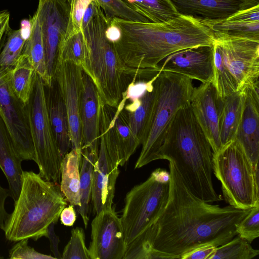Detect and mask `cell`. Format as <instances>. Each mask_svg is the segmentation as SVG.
I'll list each match as a JSON object with an SVG mask.
<instances>
[{"label":"cell","mask_w":259,"mask_h":259,"mask_svg":"<svg viewBox=\"0 0 259 259\" xmlns=\"http://www.w3.org/2000/svg\"><path fill=\"white\" fill-rule=\"evenodd\" d=\"M22 161L0 117V168L7 178L10 197L14 201L18 198L22 184Z\"/></svg>","instance_id":"7402d4cb"},{"label":"cell","mask_w":259,"mask_h":259,"mask_svg":"<svg viewBox=\"0 0 259 259\" xmlns=\"http://www.w3.org/2000/svg\"><path fill=\"white\" fill-rule=\"evenodd\" d=\"M82 160L80 169V206L77 208L85 228L89 221L90 203L91 200L93 174L99 151L90 147L81 149Z\"/></svg>","instance_id":"484cf974"},{"label":"cell","mask_w":259,"mask_h":259,"mask_svg":"<svg viewBox=\"0 0 259 259\" xmlns=\"http://www.w3.org/2000/svg\"><path fill=\"white\" fill-rule=\"evenodd\" d=\"M35 69L23 53L10 68L9 81L16 96L25 105L28 102L32 88Z\"/></svg>","instance_id":"83f0119b"},{"label":"cell","mask_w":259,"mask_h":259,"mask_svg":"<svg viewBox=\"0 0 259 259\" xmlns=\"http://www.w3.org/2000/svg\"><path fill=\"white\" fill-rule=\"evenodd\" d=\"M242 3V10L248 9L259 5V0H239Z\"/></svg>","instance_id":"681fc988"},{"label":"cell","mask_w":259,"mask_h":259,"mask_svg":"<svg viewBox=\"0 0 259 259\" xmlns=\"http://www.w3.org/2000/svg\"><path fill=\"white\" fill-rule=\"evenodd\" d=\"M108 18L139 22H150L145 17L127 7L121 0H95Z\"/></svg>","instance_id":"8d00e7d4"},{"label":"cell","mask_w":259,"mask_h":259,"mask_svg":"<svg viewBox=\"0 0 259 259\" xmlns=\"http://www.w3.org/2000/svg\"><path fill=\"white\" fill-rule=\"evenodd\" d=\"M212 31L214 36L244 38L259 41V21L243 22L200 20Z\"/></svg>","instance_id":"4dcf8cb0"},{"label":"cell","mask_w":259,"mask_h":259,"mask_svg":"<svg viewBox=\"0 0 259 259\" xmlns=\"http://www.w3.org/2000/svg\"><path fill=\"white\" fill-rule=\"evenodd\" d=\"M102 102L90 77L83 71L80 105L81 149L99 151Z\"/></svg>","instance_id":"d6986e66"},{"label":"cell","mask_w":259,"mask_h":259,"mask_svg":"<svg viewBox=\"0 0 259 259\" xmlns=\"http://www.w3.org/2000/svg\"><path fill=\"white\" fill-rule=\"evenodd\" d=\"M258 84L246 88L241 119L235 139L241 146L253 167L259 160Z\"/></svg>","instance_id":"ffe728a7"},{"label":"cell","mask_w":259,"mask_h":259,"mask_svg":"<svg viewBox=\"0 0 259 259\" xmlns=\"http://www.w3.org/2000/svg\"><path fill=\"white\" fill-rule=\"evenodd\" d=\"M153 81L141 98L137 109L133 112H127L131 129L140 145L146 137L151 120L155 97Z\"/></svg>","instance_id":"4316f807"},{"label":"cell","mask_w":259,"mask_h":259,"mask_svg":"<svg viewBox=\"0 0 259 259\" xmlns=\"http://www.w3.org/2000/svg\"><path fill=\"white\" fill-rule=\"evenodd\" d=\"M84 60L85 42L81 30L71 34L64 39L60 48L56 64L61 62L71 63L82 69Z\"/></svg>","instance_id":"e575fe53"},{"label":"cell","mask_w":259,"mask_h":259,"mask_svg":"<svg viewBox=\"0 0 259 259\" xmlns=\"http://www.w3.org/2000/svg\"><path fill=\"white\" fill-rule=\"evenodd\" d=\"M62 258L90 259L82 228L77 227L72 229L70 240L64 248Z\"/></svg>","instance_id":"74e56055"},{"label":"cell","mask_w":259,"mask_h":259,"mask_svg":"<svg viewBox=\"0 0 259 259\" xmlns=\"http://www.w3.org/2000/svg\"><path fill=\"white\" fill-rule=\"evenodd\" d=\"M67 205L56 183L47 181L33 171H23L19 195L3 230L6 239L18 242L26 239L36 241L46 237L48 227L58 222Z\"/></svg>","instance_id":"277c9868"},{"label":"cell","mask_w":259,"mask_h":259,"mask_svg":"<svg viewBox=\"0 0 259 259\" xmlns=\"http://www.w3.org/2000/svg\"><path fill=\"white\" fill-rule=\"evenodd\" d=\"M213 174L220 182L225 201L234 207L247 209L259 203V186L254 167L235 140L213 154Z\"/></svg>","instance_id":"ba28073f"},{"label":"cell","mask_w":259,"mask_h":259,"mask_svg":"<svg viewBox=\"0 0 259 259\" xmlns=\"http://www.w3.org/2000/svg\"><path fill=\"white\" fill-rule=\"evenodd\" d=\"M126 101L123 96L117 107L103 103L101 107L100 136L111 159L118 166H123L140 146L131 129L128 113L124 109Z\"/></svg>","instance_id":"8fae6325"},{"label":"cell","mask_w":259,"mask_h":259,"mask_svg":"<svg viewBox=\"0 0 259 259\" xmlns=\"http://www.w3.org/2000/svg\"><path fill=\"white\" fill-rule=\"evenodd\" d=\"M155 76L149 81H131L128 84L123 96L131 101V103L125 105L124 109L128 112L134 111L139 106L141 98L144 96L147 89L154 81Z\"/></svg>","instance_id":"ab89813d"},{"label":"cell","mask_w":259,"mask_h":259,"mask_svg":"<svg viewBox=\"0 0 259 259\" xmlns=\"http://www.w3.org/2000/svg\"><path fill=\"white\" fill-rule=\"evenodd\" d=\"M225 64L235 79L238 90L258 84L259 41L214 37Z\"/></svg>","instance_id":"4fadbf2b"},{"label":"cell","mask_w":259,"mask_h":259,"mask_svg":"<svg viewBox=\"0 0 259 259\" xmlns=\"http://www.w3.org/2000/svg\"><path fill=\"white\" fill-rule=\"evenodd\" d=\"M259 254L251 243L236 235L227 243L217 247L209 259H251Z\"/></svg>","instance_id":"836d02e7"},{"label":"cell","mask_w":259,"mask_h":259,"mask_svg":"<svg viewBox=\"0 0 259 259\" xmlns=\"http://www.w3.org/2000/svg\"><path fill=\"white\" fill-rule=\"evenodd\" d=\"M108 18L98 5L81 27L85 42L82 70L94 82L104 104L117 107L126 87L124 65L113 43L106 35Z\"/></svg>","instance_id":"5b68a950"},{"label":"cell","mask_w":259,"mask_h":259,"mask_svg":"<svg viewBox=\"0 0 259 259\" xmlns=\"http://www.w3.org/2000/svg\"><path fill=\"white\" fill-rule=\"evenodd\" d=\"M119 174L118 166L111 159L100 136L98 157L94 167L91 202L96 214L112 207L115 185Z\"/></svg>","instance_id":"ac0fdd59"},{"label":"cell","mask_w":259,"mask_h":259,"mask_svg":"<svg viewBox=\"0 0 259 259\" xmlns=\"http://www.w3.org/2000/svg\"><path fill=\"white\" fill-rule=\"evenodd\" d=\"M25 109L39 174L57 183L60 181L62 159L51 125L46 85L36 72Z\"/></svg>","instance_id":"9c48e42d"},{"label":"cell","mask_w":259,"mask_h":259,"mask_svg":"<svg viewBox=\"0 0 259 259\" xmlns=\"http://www.w3.org/2000/svg\"><path fill=\"white\" fill-rule=\"evenodd\" d=\"M9 27V18H8L0 27V52Z\"/></svg>","instance_id":"c3c4849f"},{"label":"cell","mask_w":259,"mask_h":259,"mask_svg":"<svg viewBox=\"0 0 259 259\" xmlns=\"http://www.w3.org/2000/svg\"><path fill=\"white\" fill-rule=\"evenodd\" d=\"M107 38L114 44L132 80L149 81L160 71L159 64L178 51L212 45L214 36L200 19L179 15L161 23L139 22L108 18Z\"/></svg>","instance_id":"7a4b0ae2"},{"label":"cell","mask_w":259,"mask_h":259,"mask_svg":"<svg viewBox=\"0 0 259 259\" xmlns=\"http://www.w3.org/2000/svg\"><path fill=\"white\" fill-rule=\"evenodd\" d=\"M82 151L71 149L63 157L60 167V190L70 205L80 206V169Z\"/></svg>","instance_id":"603a6c76"},{"label":"cell","mask_w":259,"mask_h":259,"mask_svg":"<svg viewBox=\"0 0 259 259\" xmlns=\"http://www.w3.org/2000/svg\"><path fill=\"white\" fill-rule=\"evenodd\" d=\"M9 252L10 258L19 259H50L55 258L50 255L44 254L36 251L28 245V239L18 241Z\"/></svg>","instance_id":"b9f144b4"},{"label":"cell","mask_w":259,"mask_h":259,"mask_svg":"<svg viewBox=\"0 0 259 259\" xmlns=\"http://www.w3.org/2000/svg\"><path fill=\"white\" fill-rule=\"evenodd\" d=\"M213 152L190 105L181 108L167 131L159 159L172 161L191 192L204 201L223 199L212 181Z\"/></svg>","instance_id":"3957f363"},{"label":"cell","mask_w":259,"mask_h":259,"mask_svg":"<svg viewBox=\"0 0 259 259\" xmlns=\"http://www.w3.org/2000/svg\"><path fill=\"white\" fill-rule=\"evenodd\" d=\"M155 232L154 224L126 246L123 259L170 258L153 248Z\"/></svg>","instance_id":"1f68e13d"},{"label":"cell","mask_w":259,"mask_h":259,"mask_svg":"<svg viewBox=\"0 0 259 259\" xmlns=\"http://www.w3.org/2000/svg\"><path fill=\"white\" fill-rule=\"evenodd\" d=\"M91 0H67L69 6L68 24L65 38L81 31V20L84 12Z\"/></svg>","instance_id":"60d3db41"},{"label":"cell","mask_w":259,"mask_h":259,"mask_svg":"<svg viewBox=\"0 0 259 259\" xmlns=\"http://www.w3.org/2000/svg\"><path fill=\"white\" fill-rule=\"evenodd\" d=\"M245 89L238 91L223 99L220 118V136L222 147L235 139L243 111Z\"/></svg>","instance_id":"cb8c5ba5"},{"label":"cell","mask_w":259,"mask_h":259,"mask_svg":"<svg viewBox=\"0 0 259 259\" xmlns=\"http://www.w3.org/2000/svg\"><path fill=\"white\" fill-rule=\"evenodd\" d=\"M61 223L65 226H72L76 219V214L74 209V206L69 205L68 207H65L60 214Z\"/></svg>","instance_id":"7dc6e473"},{"label":"cell","mask_w":259,"mask_h":259,"mask_svg":"<svg viewBox=\"0 0 259 259\" xmlns=\"http://www.w3.org/2000/svg\"><path fill=\"white\" fill-rule=\"evenodd\" d=\"M9 196H11L9 189L4 188L0 185V229L3 230L10 214L5 209V201Z\"/></svg>","instance_id":"bcb514c9"},{"label":"cell","mask_w":259,"mask_h":259,"mask_svg":"<svg viewBox=\"0 0 259 259\" xmlns=\"http://www.w3.org/2000/svg\"><path fill=\"white\" fill-rule=\"evenodd\" d=\"M237 235L249 243L259 236V203L250 209L248 214L236 227Z\"/></svg>","instance_id":"f35d334b"},{"label":"cell","mask_w":259,"mask_h":259,"mask_svg":"<svg viewBox=\"0 0 259 259\" xmlns=\"http://www.w3.org/2000/svg\"><path fill=\"white\" fill-rule=\"evenodd\" d=\"M82 69L69 62L57 63L54 80L67 115L71 149L81 151L80 105L82 85Z\"/></svg>","instance_id":"9a60e30c"},{"label":"cell","mask_w":259,"mask_h":259,"mask_svg":"<svg viewBox=\"0 0 259 259\" xmlns=\"http://www.w3.org/2000/svg\"><path fill=\"white\" fill-rule=\"evenodd\" d=\"M225 20L243 22L259 21V5L248 9L239 10Z\"/></svg>","instance_id":"7bdbcfd3"},{"label":"cell","mask_w":259,"mask_h":259,"mask_svg":"<svg viewBox=\"0 0 259 259\" xmlns=\"http://www.w3.org/2000/svg\"><path fill=\"white\" fill-rule=\"evenodd\" d=\"M222 105L223 99L218 96L212 82L201 83L194 88L190 106L210 143L213 154L222 148L220 136Z\"/></svg>","instance_id":"e0dca14e"},{"label":"cell","mask_w":259,"mask_h":259,"mask_svg":"<svg viewBox=\"0 0 259 259\" xmlns=\"http://www.w3.org/2000/svg\"><path fill=\"white\" fill-rule=\"evenodd\" d=\"M192 80L176 73L161 71L155 77L154 104L146 137L135 168L158 160L164 137L178 111L190 104L194 89Z\"/></svg>","instance_id":"8992f818"},{"label":"cell","mask_w":259,"mask_h":259,"mask_svg":"<svg viewBox=\"0 0 259 259\" xmlns=\"http://www.w3.org/2000/svg\"><path fill=\"white\" fill-rule=\"evenodd\" d=\"M169 172L158 168L126 194L120 220L126 246L157 220L166 204Z\"/></svg>","instance_id":"52a82bcc"},{"label":"cell","mask_w":259,"mask_h":259,"mask_svg":"<svg viewBox=\"0 0 259 259\" xmlns=\"http://www.w3.org/2000/svg\"><path fill=\"white\" fill-rule=\"evenodd\" d=\"M160 71L186 76L202 83L212 82L214 74L213 46H199L181 50L164 58L158 65Z\"/></svg>","instance_id":"2e32d148"},{"label":"cell","mask_w":259,"mask_h":259,"mask_svg":"<svg viewBox=\"0 0 259 259\" xmlns=\"http://www.w3.org/2000/svg\"><path fill=\"white\" fill-rule=\"evenodd\" d=\"M214 74L212 81L218 96L222 99L238 91L235 79L225 64L221 51L213 43Z\"/></svg>","instance_id":"d6a6232c"},{"label":"cell","mask_w":259,"mask_h":259,"mask_svg":"<svg viewBox=\"0 0 259 259\" xmlns=\"http://www.w3.org/2000/svg\"><path fill=\"white\" fill-rule=\"evenodd\" d=\"M127 7L146 18L150 22L170 20L179 14L170 0H121Z\"/></svg>","instance_id":"f546056e"},{"label":"cell","mask_w":259,"mask_h":259,"mask_svg":"<svg viewBox=\"0 0 259 259\" xmlns=\"http://www.w3.org/2000/svg\"><path fill=\"white\" fill-rule=\"evenodd\" d=\"M168 200L155 223L153 248L180 258L200 246H219L236 235V227L249 212L231 205L221 206L201 199L189 189L171 160Z\"/></svg>","instance_id":"6da1fadb"},{"label":"cell","mask_w":259,"mask_h":259,"mask_svg":"<svg viewBox=\"0 0 259 259\" xmlns=\"http://www.w3.org/2000/svg\"><path fill=\"white\" fill-rule=\"evenodd\" d=\"M11 67L0 68V117L22 161H35L25 105L13 93L9 81Z\"/></svg>","instance_id":"30bf717a"},{"label":"cell","mask_w":259,"mask_h":259,"mask_svg":"<svg viewBox=\"0 0 259 259\" xmlns=\"http://www.w3.org/2000/svg\"><path fill=\"white\" fill-rule=\"evenodd\" d=\"M10 18V13L7 11L0 12V27L4 22Z\"/></svg>","instance_id":"f907efd6"},{"label":"cell","mask_w":259,"mask_h":259,"mask_svg":"<svg viewBox=\"0 0 259 259\" xmlns=\"http://www.w3.org/2000/svg\"><path fill=\"white\" fill-rule=\"evenodd\" d=\"M178 13L200 20H223L239 10V0H170Z\"/></svg>","instance_id":"44dd1931"},{"label":"cell","mask_w":259,"mask_h":259,"mask_svg":"<svg viewBox=\"0 0 259 259\" xmlns=\"http://www.w3.org/2000/svg\"><path fill=\"white\" fill-rule=\"evenodd\" d=\"M37 15L45 51L48 76L53 85L57 59L68 24L67 0H39Z\"/></svg>","instance_id":"7c38bea8"},{"label":"cell","mask_w":259,"mask_h":259,"mask_svg":"<svg viewBox=\"0 0 259 259\" xmlns=\"http://www.w3.org/2000/svg\"><path fill=\"white\" fill-rule=\"evenodd\" d=\"M26 40L21 29L9 28L0 52V68L14 66L23 52Z\"/></svg>","instance_id":"d590c367"},{"label":"cell","mask_w":259,"mask_h":259,"mask_svg":"<svg viewBox=\"0 0 259 259\" xmlns=\"http://www.w3.org/2000/svg\"><path fill=\"white\" fill-rule=\"evenodd\" d=\"M126 249L124 230L114 208L96 214L91 223L90 259H123Z\"/></svg>","instance_id":"5bb4252c"},{"label":"cell","mask_w":259,"mask_h":259,"mask_svg":"<svg viewBox=\"0 0 259 259\" xmlns=\"http://www.w3.org/2000/svg\"><path fill=\"white\" fill-rule=\"evenodd\" d=\"M48 104L52 129L62 159L71 148L70 130L66 109L62 100L52 101L48 97Z\"/></svg>","instance_id":"f1b7e54d"},{"label":"cell","mask_w":259,"mask_h":259,"mask_svg":"<svg viewBox=\"0 0 259 259\" xmlns=\"http://www.w3.org/2000/svg\"><path fill=\"white\" fill-rule=\"evenodd\" d=\"M217 246L207 245L196 248L187 252L180 257L181 259H209L215 252Z\"/></svg>","instance_id":"ee69618b"},{"label":"cell","mask_w":259,"mask_h":259,"mask_svg":"<svg viewBox=\"0 0 259 259\" xmlns=\"http://www.w3.org/2000/svg\"><path fill=\"white\" fill-rule=\"evenodd\" d=\"M29 24V35L26 39L22 53L27 56L46 87L53 88L47 74L40 27L36 12L30 18Z\"/></svg>","instance_id":"d4e9b609"},{"label":"cell","mask_w":259,"mask_h":259,"mask_svg":"<svg viewBox=\"0 0 259 259\" xmlns=\"http://www.w3.org/2000/svg\"><path fill=\"white\" fill-rule=\"evenodd\" d=\"M56 222L52 223L48 227L46 237L49 238L50 243V249L55 258H62V254L59 250L60 239L55 232V225Z\"/></svg>","instance_id":"f6af8a7d"}]
</instances>
